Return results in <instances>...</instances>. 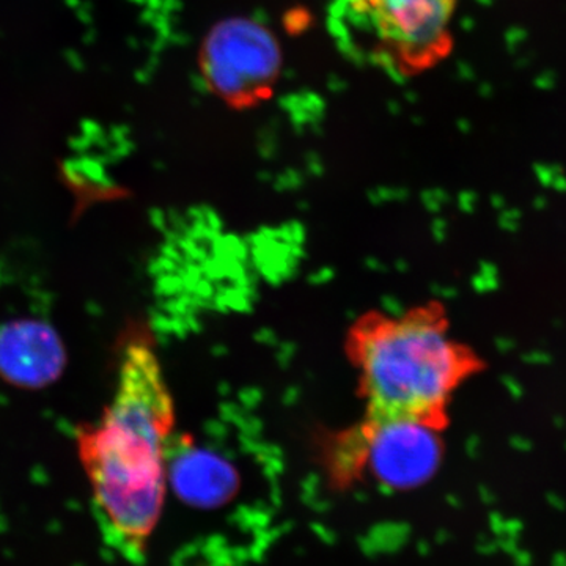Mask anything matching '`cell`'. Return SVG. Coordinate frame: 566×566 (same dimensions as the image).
Masks as SVG:
<instances>
[{
	"label": "cell",
	"mask_w": 566,
	"mask_h": 566,
	"mask_svg": "<svg viewBox=\"0 0 566 566\" xmlns=\"http://www.w3.org/2000/svg\"><path fill=\"white\" fill-rule=\"evenodd\" d=\"M174 428L161 363L151 340L136 334L123 348L111 403L76 436L104 535L132 560H139L161 516Z\"/></svg>",
	"instance_id": "obj_1"
},
{
	"label": "cell",
	"mask_w": 566,
	"mask_h": 566,
	"mask_svg": "<svg viewBox=\"0 0 566 566\" xmlns=\"http://www.w3.org/2000/svg\"><path fill=\"white\" fill-rule=\"evenodd\" d=\"M346 352L359 376L365 416L438 430L446 427L453 394L475 368L434 303L360 316L349 329Z\"/></svg>",
	"instance_id": "obj_2"
},
{
	"label": "cell",
	"mask_w": 566,
	"mask_h": 566,
	"mask_svg": "<svg viewBox=\"0 0 566 566\" xmlns=\"http://www.w3.org/2000/svg\"><path fill=\"white\" fill-rule=\"evenodd\" d=\"M342 25L376 65L415 77L453 51L460 0H335Z\"/></svg>",
	"instance_id": "obj_3"
},
{
	"label": "cell",
	"mask_w": 566,
	"mask_h": 566,
	"mask_svg": "<svg viewBox=\"0 0 566 566\" xmlns=\"http://www.w3.org/2000/svg\"><path fill=\"white\" fill-rule=\"evenodd\" d=\"M327 453V472L337 485H352L367 474L387 490H415L441 464V430L365 416L363 422L342 431Z\"/></svg>",
	"instance_id": "obj_4"
},
{
	"label": "cell",
	"mask_w": 566,
	"mask_h": 566,
	"mask_svg": "<svg viewBox=\"0 0 566 566\" xmlns=\"http://www.w3.org/2000/svg\"><path fill=\"white\" fill-rule=\"evenodd\" d=\"M65 365L61 338L46 324L17 322L0 329V375L14 386L44 387Z\"/></svg>",
	"instance_id": "obj_5"
},
{
	"label": "cell",
	"mask_w": 566,
	"mask_h": 566,
	"mask_svg": "<svg viewBox=\"0 0 566 566\" xmlns=\"http://www.w3.org/2000/svg\"><path fill=\"white\" fill-rule=\"evenodd\" d=\"M174 480L175 486L189 504H222L234 490V479L229 468L203 455H189L181 460L174 471Z\"/></svg>",
	"instance_id": "obj_6"
}]
</instances>
